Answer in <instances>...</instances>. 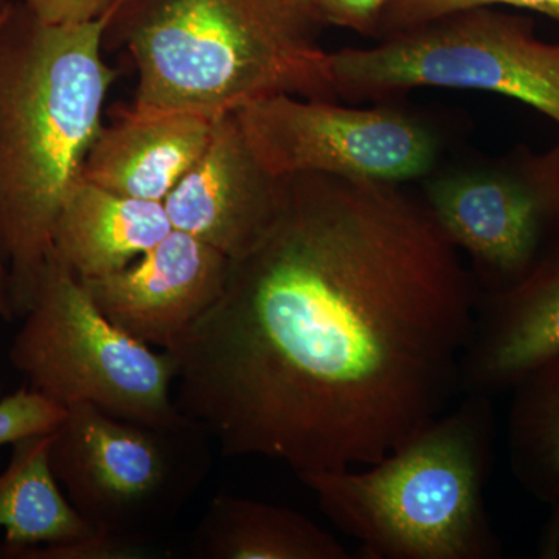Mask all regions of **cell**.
<instances>
[{
	"instance_id": "5",
	"label": "cell",
	"mask_w": 559,
	"mask_h": 559,
	"mask_svg": "<svg viewBox=\"0 0 559 559\" xmlns=\"http://www.w3.org/2000/svg\"><path fill=\"white\" fill-rule=\"evenodd\" d=\"M330 70L337 100H385L417 87L492 92L559 127V43L540 39L533 17L495 7L330 51Z\"/></svg>"
},
{
	"instance_id": "18",
	"label": "cell",
	"mask_w": 559,
	"mask_h": 559,
	"mask_svg": "<svg viewBox=\"0 0 559 559\" xmlns=\"http://www.w3.org/2000/svg\"><path fill=\"white\" fill-rule=\"evenodd\" d=\"M498 5L532 11L559 22V0H390L381 14L377 40L455 11Z\"/></svg>"
},
{
	"instance_id": "10",
	"label": "cell",
	"mask_w": 559,
	"mask_h": 559,
	"mask_svg": "<svg viewBox=\"0 0 559 559\" xmlns=\"http://www.w3.org/2000/svg\"><path fill=\"white\" fill-rule=\"evenodd\" d=\"M286 178L271 175L237 119L215 120L207 146L164 201L173 229L186 231L230 260L267 234L285 200Z\"/></svg>"
},
{
	"instance_id": "20",
	"label": "cell",
	"mask_w": 559,
	"mask_h": 559,
	"mask_svg": "<svg viewBox=\"0 0 559 559\" xmlns=\"http://www.w3.org/2000/svg\"><path fill=\"white\" fill-rule=\"evenodd\" d=\"M150 547L97 530L83 538L7 551L0 559H138L148 557Z\"/></svg>"
},
{
	"instance_id": "2",
	"label": "cell",
	"mask_w": 559,
	"mask_h": 559,
	"mask_svg": "<svg viewBox=\"0 0 559 559\" xmlns=\"http://www.w3.org/2000/svg\"><path fill=\"white\" fill-rule=\"evenodd\" d=\"M110 16L49 25L13 2L0 21V249L16 318L35 299L58 213L103 128L117 79L103 58Z\"/></svg>"
},
{
	"instance_id": "6",
	"label": "cell",
	"mask_w": 559,
	"mask_h": 559,
	"mask_svg": "<svg viewBox=\"0 0 559 559\" xmlns=\"http://www.w3.org/2000/svg\"><path fill=\"white\" fill-rule=\"evenodd\" d=\"M210 436L198 423L151 425L92 404L66 409L50 433V465L91 527L151 544L207 476Z\"/></svg>"
},
{
	"instance_id": "11",
	"label": "cell",
	"mask_w": 559,
	"mask_h": 559,
	"mask_svg": "<svg viewBox=\"0 0 559 559\" xmlns=\"http://www.w3.org/2000/svg\"><path fill=\"white\" fill-rule=\"evenodd\" d=\"M229 267L219 250L173 229L130 266L83 285L117 329L170 349L218 301Z\"/></svg>"
},
{
	"instance_id": "22",
	"label": "cell",
	"mask_w": 559,
	"mask_h": 559,
	"mask_svg": "<svg viewBox=\"0 0 559 559\" xmlns=\"http://www.w3.org/2000/svg\"><path fill=\"white\" fill-rule=\"evenodd\" d=\"M123 0H21L36 20L49 25L90 24L109 16Z\"/></svg>"
},
{
	"instance_id": "1",
	"label": "cell",
	"mask_w": 559,
	"mask_h": 559,
	"mask_svg": "<svg viewBox=\"0 0 559 559\" xmlns=\"http://www.w3.org/2000/svg\"><path fill=\"white\" fill-rule=\"evenodd\" d=\"M481 289L404 183L286 176L275 223L176 341V406L227 457L358 468L462 395Z\"/></svg>"
},
{
	"instance_id": "16",
	"label": "cell",
	"mask_w": 559,
	"mask_h": 559,
	"mask_svg": "<svg viewBox=\"0 0 559 559\" xmlns=\"http://www.w3.org/2000/svg\"><path fill=\"white\" fill-rule=\"evenodd\" d=\"M507 455L514 479L550 510L544 557L559 550V353L510 390Z\"/></svg>"
},
{
	"instance_id": "24",
	"label": "cell",
	"mask_w": 559,
	"mask_h": 559,
	"mask_svg": "<svg viewBox=\"0 0 559 559\" xmlns=\"http://www.w3.org/2000/svg\"><path fill=\"white\" fill-rule=\"evenodd\" d=\"M11 0H0V21H2V17L5 16L7 11H9L11 5Z\"/></svg>"
},
{
	"instance_id": "15",
	"label": "cell",
	"mask_w": 559,
	"mask_h": 559,
	"mask_svg": "<svg viewBox=\"0 0 559 559\" xmlns=\"http://www.w3.org/2000/svg\"><path fill=\"white\" fill-rule=\"evenodd\" d=\"M200 559H349L334 535L286 507L240 496H215L190 539Z\"/></svg>"
},
{
	"instance_id": "25",
	"label": "cell",
	"mask_w": 559,
	"mask_h": 559,
	"mask_svg": "<svg viewBox=\"0 0 559 559\" xmlns=\"http://www.w3.org/2000/svg\"><path fill=\"white\" fill-rule=\"evenodd\" d=\"M305 2L310 3V5H312V7L316 5V0H305ZM314 9H316V7H314Z\"/></svg>"
},
{
	"instance_id": "3",
	"label": "cell",
	"mask_w": 559,
	"mask_h": 559,
	"mask_svg": "<svg viewBox=\"0 0 559 559\" xmlns=\"http://www.w3.org/2000/svg\"><path fill=\"white\" fill-rule=\"evenodd\" d=\"M305 0H123L105 47L138 70L131 106L216 120L275 95L337 102Z\"/></svg>"
},
{
	"instance_id": "23",
	"label": "cell",
	"mask_w": 559,
	"mask_h": 559,
	"mask_svg": "<svg viewBox=\"0 0 559 559\" xmlns=\"http://www.w3.org/2000/svg\"><path fill=\"white\" fill-rule=\"evenodd\" d=\"M14 319H16V312L11 300L9 266L0 249V320L11 322Z\"/></svg>"
},
{
	"instance_id": "9",
	"label": "cell",
	"mask_w": 559,
	"mask_h": 559,
	"mask_svg": "<svg viewBox=\"0 0 559 559\" xmlns=\"http://www.w3.org/2000/svg\"><path fill=\"white\" fill-rule=\"evenodd\" d=\"M423 201L476 264L484 293L524 277L559 238V143L528 146L476 167L430 173Z\"/></svg>"
},
{
	"instance_id": "14",
	"label": "cell",
	"mask_w": 559,
	"mask_h": 559,
	"mask_svg": "<svg viewBox=\"0 0 559 559\" xmlns=\"http://www.w3.org/2000/svg\"><path fill=\"white\" fill-rule=\"evenodd\" d=\"M173 230L164 202L121 197L79 179L62 202L51 259L81 282L130 266Z\"/></svg>"
},
{
	"instance_id": "8",
	"label": "cell",
	"mask_w": 559,
	"mask_h": 559,
	"mask_svg": "<svg viewBox=\"0 0 559 559\" xmlns=\"http://www.w3.org/2000/svg\"><path fill=\"white\" fill-rule=\"evenodd\" d=\"M235 114L257 159L278 178L322 173L406 186L428 178L440 159L436 130L393 106L353 108L283 94Z\"/></svg>"
},
{
	"instance_id": "19",
	"label": "cell",
	"mask_w": 559,
	"mask_h": 559,
	"mask_svg": "<svg viewBox=\"0 0 559 559\" xmlns=\"http://www.w3.org/2000/svg\"><path fill=\"white\" fill-rule=\"evenodd\" d=\"M66 409L24 385L0 400V447H11L25 437L53 432Z\"/></svg>"
},
{
	"instance_id": "4",
	"label": "cell",
	"mask_w": 559,
	"mask_h": 559,
	"mask_svg": "<svg viewBox=\"0 0 559 559\" xmlns=\"http://www.w3.org/2000/svg\"><path fill=\"white\" fill-rule=\"evenodd\" d=\"M496 421L491 396L463 393L371 465L297 474L319 509L369 559H496L485 500Z\"/></svg>"
},
{
	"instance_id": "7",
	"label": "cell",
	"mask_w": 559,
	"mask_h": 559,
	"mask_svg": "<svg viewBox=\"0 0 559 559\" xmlns=\"http://www.w3.org/2000/svg\"><path fill=\"white\" fill-rule=\"evenodd\" d=\"M9 358L27 385L68 409L87 403L112 417L180 425L175 356L117 329L95 307L86 286L55 259L47 261Z\"/></svg>"
},
{
	"instance_id": "17",
	"label": "cell",
	"mask_w": 559,
	"mask_h": 559,
	"mask_svg": "<svg viewBox=\"0 0 559 559\" xmlns=\"http://www.w3.org/2000/svg\"><path fill=\"white\" fill-rule=\"evenodd\" d=\"M50 433L11 444V457L0 473V557L97 532L76 513L55 477Z\"/></svg>"
},
{
	"instance_id": "12",
	"label": "cell",
	"mask_w": 559,
	"mask_h": 559,
	"mask_svg": "<svg viewBox=\"0 0 559 559\" xmlns=\"http://www.w3.org/2000/svg\"><path fill=\"white\" fill-rule=\"evenodd\" d=\"M559 353V238L507 288L485 293L462 362L463 393L495 396Z\"/></svg>"
},
{
	"instance_id": "21",
	"label": "cell",
	"mask_w": 559,
	"mask_h": 559,
	"mask_svg": "<svg viewBox=\"0 0 559 559\" xmlns=\"http://www.w3.org/2000/svg\"><path fill=\"white\" fill-rule=\"evenodd\" d=\"M390 0H316V13L325 25L377 39L381 14Z\"/></svg>"
},
{
	"instance_id": "13",
	"label": "cell",
	"mask_w": 559,
	"mask_h": 559,
	"mask_svg": "<svg viewBox=\"0 0 559 559\" xmlns=\"http://www.w3.org/2000/svg\"><path fill=\"white\" fill-rule=\"evenodd\" d=\"M215 120L180 110L120 108L87 153L80 178L102 189L164 202L200 159Z\"/></svg>"
}]
</instances>
